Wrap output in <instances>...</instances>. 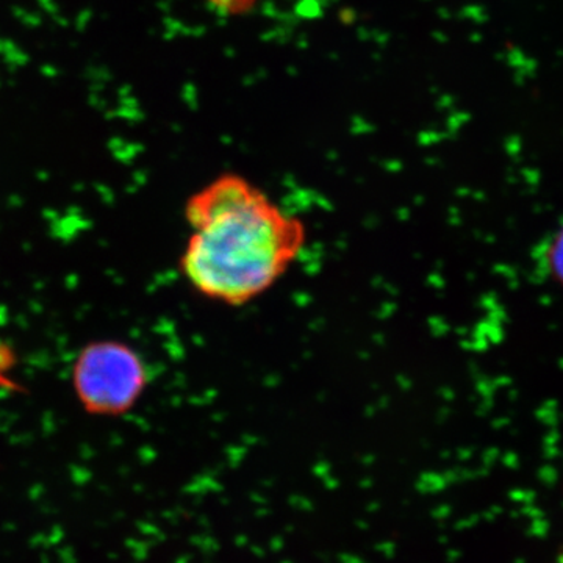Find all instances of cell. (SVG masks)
<instances>
[{
  "mask_svg": "<svg viewBox=\"0 0 563 563\" xmlns=\"http://www.w3.org/2000/svg\"><path fill=\"white\" fill-rule=\"evenodd\" d=\"M184 213L190 233L179 258L181 276L192 291L221 306L257 301L306 250L302 220L239 174H222L192 192Z\"/></svg>",
  "mask_w": 563,
  "mask_h": 563,
  "instance_id": "6da1fadb",
  "label": "cell"
},
{
  "mask_svg": "<svg viewBox=\"0 0 563 563\" xmlns=\"http://www.w3.org/2000/svg\"><path fill=\"white\" fill-rule=\"evenodd\" d=\"M151 383L143 355L131 344L102 340L85 346L73 366V387L85 412L122 417L140 402Z\"/></svg>",
  "mask_w": 563,
  "mask_h": 563,
  "instance_id": "7a4b0ae2",
  "label": "cell"
},
{
  "mask_svg": "<svg viewBox=\"0 0 563 563\" xmlns=\"http://www.w3.org/2000/svg\"><path fill=\"white\" fill-rule=\"evenodd\" d=\"M542 263L544 272L563 288V224L548 240L543 247Z\"/></svg>",
  "mask_w": 563,
  "mask_h": 563,
  "instance_id": "3957f363",
  "label": "cell"
},
{
  "mask_svg": "<svg viewBox=\"0 0 563 563\" xmlns=\"http://www.w3.org/2000/svg\"><path fill=\"white\" fill-rule=\"evenodd\" d=\"M210 2L224 13H243L250 9L254 0H210Z\"/></svg>",
  "mask_w": 563,
  "mask_h": 563,
  "instance_id": "277c9868",
  "label": "cell"
}]
</instances>
